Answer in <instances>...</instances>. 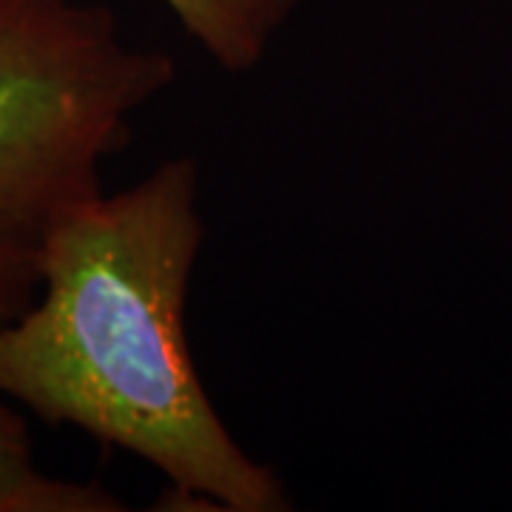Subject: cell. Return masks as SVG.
I'll return each instance as SVG.
<instances>
[{"instance_id": "6da1fadb", "label": "cell", "mask_w": 512, "mask_h": 512, "mask_svg": "<svg viewBox=\"0 0 512 512\" xmlns=\"http://www.w3.org/2000/svg\"><path fill=\"white\" fill-rule=\"evenodd\" d=\"M202 242L191 157L80 205L46 248L35 302L0 325V396L146 461L171 510L285 512L282 478L231 436L191 359Z\"/></svg>"}, {"instance_id": "7a4b0ae2", "label": "cell", "mask_w": 512, "mask_h": 512, "mask_svg": "<svg viewBox=\"0 0 512 512\" xmlns=\"http://www.w3.org/2000/svg\"><path fill=\"white\" fill-rule=\"evenodd\" d=\"M177 80L94 0H0V325L35 302L55 231Z\"/></svg>"}, {"instance_id": "3957f363", "label": "cell", "mask_w": 512, "mask_h": 512, "mask_svg": "<svg viewBox=\"0 0 512 512\" xmlns=\"http://www.w3.org/2000/svg\"><path fill=\"white\" fill-rule=\"evenodd\" d=\"M220 69L248 74L271 55L276 37L285 32L302 0H163Z\"/></svg>"}, {"instance_id": "277c9868", "label": "cell", "mask_w": 512, "mask_h": 512, "mask_svg": "<svg viewBox=\"0 0 512 512\" xmlns=\"http://www.w3.org/2000/svg\"><path fill=\"white\" fill-rule=\"evenodd\" d=\"M97 481H72L37 467L26 421L0 396V512H126Z\"/></svg>"}]
</instances>
